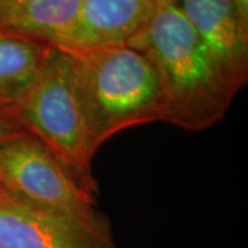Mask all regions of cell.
Instances as JSON below:
<instances>
[{
    "instance_id": "6da1fadb",
    "label": "cell",
    "mask_w": 248,
    "mask_h": 248,
    "mask_svg": "<svg viewBox=\"0 0 248 248\" xmlns=\"http://www.w3.org/2000/svg\"><path fill=\"white\" fill-rule=\"evenodd\" d=\"M127 45L143 54L156 73L160 122L197 133L223 119L234 95L177 4L157 7L146 27Z\"/></svg>"
},
{
    "instance_id": "7a4b0ae2",
    "label": "cell",
    "mask_w": 248,
    "mask_h": 248,
    "mask_svg": "<svg viewBox=\"0 0 248 248\" xmlns=\"http://www.w3.org/2000/svg\"><path fill=\"white\" fill-rule=\"evenodd\" d=\"M66 53L94 151L120 131L161 120L159 81L138 50L113 45Z\"/></svg>"
},
{
    "instance_id": "3957f363",
    "label": "cell",
    "mask_w": 248,
    "mask_h": 248,
    "mask_svg": "<svg viewBox=\"0 0 248 248\" xmlns=\"http://www.w3.org/2000/svg\"><path fill=\"white\" fill-rule=\"evenodd\" d=\"M55 156L75 181L94 193V151L76 91L69 53L53 48L43 69L11 107L1 109Z\"/></svg>"
},
{
    "instance_id": "277c9868",
    "label": "cell",
    "mask_w": 248,
    "mask_h": 248,
    "mask_svg": "<svg viewBox=\"0 0 248 248\" xmlns=\"http://www.w3.org/2000/svg\"><path fill=\"white\" fill-rule=\"evenodd\" d=\"M0 190L42 211L95 221L104 215L51 152L32 134L0 141Z\"/></svg>"
},
{
    "instance_id": "5b68a950",
    "label": "cell",
    "mask_w": 248,
    "mask_h": 248,
    "mask_svg": "<svg viewBox=\"0 0 248 248\" xmlns=\"http://www.w3.org/2000/svg\"><path fill=\"white\" fill-rule=\"evenodd\" d=\"M0 248H116L107 218L95 221L42 211L0 190Z\"/></svg>"
},
{
    "instance_id": "8992f818",
    "label": "cell",
    "mask_w": 248,
    "mask_h": 248,
    "mask_svg": "<svg viewBox=\"0 0 248 248\" xmlns=\"http://www.w3.org/2000/svg\"><path fill=\"white\" fill-rule=\"evenodd\" d=\"M202 39L223 84L236 97L248 81V27L233 0H177Z\"/></svg>"
},
{
    "instance_id": "52a82bcc",
    "label": "cell",
    "mask_w": 248,
    "mask_h": 248,
    "mask_svg": "<svg viewBox=\"0 0 248 248\" xmlns=\"http://www.w3.org/2000/svg\"><path fill=\"white\" fill-rule=\"evenodd\" d=\"M157 0H80L78 22L62 51L127 45L151 21Z\"/></svg>"
},
{
    "instance_id": "ba28073f",
    "label": "cell",
    "mask_w": 248,
    "mask_h": 248,
    "mask_svg": "<svg viewBox=\"0 0 248 248\" xmlns=\"http://www.w3.org/2000/svg\"><path fill=\"white\" fill-rule=\"evenodd\" d=\"M79 10L80 0H18L0 6V32L65 50Z\"/></svg>"
},
{
    "instance_id": "9c48e42d",
    "label": "cell",
    "mask_w": 248,
    "mask_h": 248,
    "mask_svg": "<svg viewBox=\"0 0 248 248\" xmlns=\"http://www.w3.org/2000/svg\"><path fill=\"white\" fill-rule=\"evenodd\" d=\"M54 47L21 37L0 42V110L16 104L43 69Z\"/></svg>"
},
{
    "instance_id": "30bf717a",
    "label": "cell",
    "mask_w": 248,
    "mask_h": 248,
    "mask_svg": "<svg viewBox=\"0 0 248 248\" xmlns=\"http://www.w3.org/2000/svg\"><path fill=\"white\" fill-rule=\"evenodd\" d=\"M22 133H27V131H24L13 119H10L9 116L4 115L0 110V141H4L10 137H14V135Z\"/></svg>"
},
{
    "instance_id": "8fae6325",
    "label": "cell",
    "mask_w": 248,
    "mask_h": 248,
    "mask_svg": "<svg viewBox=\"0 0 248 248\" xmlns=\"http://www.w3.org/2000/svg\"><path fill=\"white\" fill-rule=\"evenodd\" d=\"M241 21L248 27V0H233Z\"/></svg>"
},
{
    "instance_id": "7c38bea8",
    "label": "cell",
    "mask_w": 248,
    "mask_h": 248,
    "mask_svg": "<svg viewBox=\"0 0 248 248\" xmlns=\"http://www.w3.org/2000/svg\"><path fill=\"white\" fill-rule=\"evenodd\" d=\"M177 0H157V7L160 6H167V4H175Z\"/></svg>"
},
{
    "instance_id": "4fadbf2b",
    "label": "cell",
    "mask_w": 248,
    "mask_h": 248,
    "mask_svg": "<svg viewBox=\"0 0 248 248\" xmlns=\"http://www.w3.org/2000/svg\"><path fill=\"white\" fill-rule=\"evenodd\" d=\"M18 0H0V6H4V4H9V3H14Z\"/></svg>"
},
{
    "instance_id": "5bb4252c",
    "label": "cell",
    "mask_w": 248,
    "mask_h": 248,
    "mask_svg": "<svg viewBox=\"0 0 248 248\" xmlns=\"http://www.w3.org/2000/svg\"><path fill=\"white\" fill-rule=\"evenodd\" d=\"M4 37H7V36H6V35H3V33H1V32H0V42H1V40H3V39H4Z\"/></svg>"
}]
</instances>
